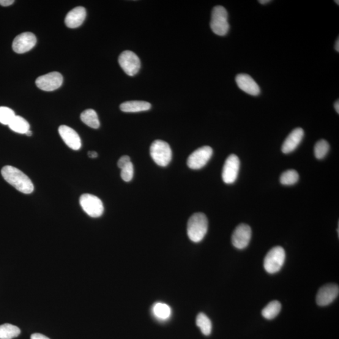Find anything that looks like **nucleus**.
I'll return each instance as SVG.
<instances>
[{
  "mask_svg": "<svg viewBox=\"0 0 339 339\" xmlns=\"http://www.w3.org/2000/svg\"><path fill=\"white\" fill-rule=\"evenodd\" d=\"M2 175L8 183L21 192L29 194L34 190V184L29 177L14 166H4L2 170Z\"/></svg>",
  "mask_w": 339,
  "mask_h": 339,
  "instance_id": "obj_1",
  "label": "nucleus"
},
{
  "mask_svg": "<svg viewBox=\"0 0 339 339\" xmlns=\"http://www.w3.org/2000/svg\"><path fill=\"white\" fill-rule=\"evenodd\" d=\"M208 229V220L203 213H196L188 220L187 234L194 243L201 242L206 236Z\"/></svg>",
  "mask_w": 339,
  "mask_h": 339,
  "instance_id": "obj_2",
  "label": "nucleus"
},
{
  "mask_svg": "<svg viewBox=\"0 0 339 339\" xmlns=\"http://www.w3.org/2000/svg\"><path fill=\"white\" fill-rule=\"evenodd\" d=\"M210 28L215 34L224 36L228 34L229 30L228 12L222 6H217L213 8L210 21Z\"/></svg>",
  "mask_w": 339,
  "mask_h": 339,
  "instance_id": "obj_3",
  "label": "nucleus"
},
{
  "mask_svg": "<svg viewBox=\"0 0 339 339\" xmlns=\"http://www.w3.org/2000/svg\"><path fill=\"white\" fill-rule=\"evenodd\" d=\"M150 152L152 159L158 165L166 166L171 162L172 150L165 141L158 139L153 142Z\"/></svg>",
  "mask_w": 339,
  "mask_h": 339,
  "instance_id": "obj_4",
  "label": "nucleus"
},
{
  "mask_svg": "<svg viewBox=\"0 0 339 339\" xmlns=\"http://www.w3.org/2000/svg\"><path fill=\"white\" fill-rule=\"evenodd\" d=\"M285 251L282 247L272 248L264 258V268L266 272L270 274L278 272L285 262Z\"/></svg>",
  "mask_w": 339,
  "mask_h": 339,
  "instance_id": "obj_5",
  "label": "nucleus"
},
{
  "mask_svg": "<svg viewBox=\"0 0 339 339\" xmlns=\"http://www.w3.org/2000/svg\"><path fill=\"white\" fill-rule=\"evenodd\" d=\"M79 202L84 212L91 217H99L103 214V202L96 196L84 193L81 196Z\"/></svg>",
  "mask_w": 339,
  "mask_h": 339,
  "instance_id": "obj_6",
  "label": "nucleus"
},
{
  "mask_svg": "<svg viewBox=\"0 0 339 339\" xmlns=\"http://www.w3.org/2000/svg\"><path fill=\"white\" fill-rule=\"evenodd\" d=\"M213 154L211 147L204 146L197 149L188 158L187 165L193 170L203 168L209 162Z\"/></svg>",
  "mask_w": 339,
  "mask_h": 339,
  "instance_id": "obj_7",
  "label": "nucleus"
},
{
  "mask_svg": "<svg viewBox=\"0 0 339 339\" xmlns=\"http://www.w3.org/2000/svg\"><path fill=\"white\" fill-rule=\"evenodd\" d=\"M240 169V160L234 154L229 156L223 166L222 177L224 183L232 184L236 181Z\"/></svg>",
  "mask_w": 339,
  "mask_h": 339,
  "instance_id": "obj_8",
  "label": "nucleus"
},
{
  "mask_svg": "<svg viewBox=\"0 0 339 339\" xmlns=\"http://www.w3.org/2000/svg\"><path fill=\"white\" fill-rule=\"evenodd\" d=\"M119 64L128 76H133L140 69V61L136 54L130 51L123 52L118 59Z\"/></svg>",
  "mask_w": 339,
  "mask_h": 339,
  "instance_id": "obj_9",
  "label": "nucleus"
},
{
  "mask_svg": "<svg viewBox=\"0 0 339 339\" xmlns=\"http://www.w3.org/2000/svg\"><path fill=\"white\" fill-rule=\"evenodd\" d=\"M63 83L62 76L59 72H53L40 76L35 83L37 86L44 91H53L59 89Z\"/></svg>",
  "mask_w": 339,
  "mask_h": 339,
  "instance_id": "obj_10",
  "label": "nucleus"
},
{
  "mask_svg": "<svg viewBox=\"0 0 339 339\" xmlns=\"http://www.w3.org/2000/svg\"><path fill=\"white\" fill-rule=\"evenodd\" d=\"M251 229L245 224H240L232 235V243L235 248L243 250L247 248L251 238Z\"/></svg>",
  "mask_w": 339,
  "mask_h": 339,
  "instance_id": "obj_11",
  "label": "nucleus"
},
{
  "mask_svg": "<svg viewBox=\"0 0 339 339\" xmlns=\"http://www.w3.org/2000/svg\"><path fill=\"white\" fill-rule=\"evenodd\" d=\"M37 43V38L31 32H24L18 35L13 40V50L17 54H23L31 51Z\"/></svg>",
  "mask_w": 339,
  "mask_h": 339,
  "instance_id": "obj_12",
  "label": "nucleus"
},
{
  "mask_svg": "<svg viewBox=\"0 0 339 339\" xmlns=\"http://www.w3.org/2000/svg\"><path fill=\"white\" fill-rule=\"evenodd\" d=\"M339 287L335 284H327L319 289L317 295V303L319 306H327L337 299Z\"/></svg>",
  "mask_w": 339,
  "mask_h": 339,
  "instance_id": "obj_13",
  "label": "nucleus"
},
{
  "mask_svg": "<svg viewBox=\"0 0 339 339\" xmlns=\"http://www.w3.org/2000/svg\"><path fill=\"white\" fill-rule=\"evenodd\" d=\"M59 133L63 141L74 150H78L81 147V140L77 132L67 126L62 125L59 128Z\"/></svg>",
  "mask_w": 339,
  "mask_h": 339,
  "instance_id": "obj_14",
  "label": "nucleus"
},
{
  "mask_svg": "<svg viewBox=\"0 0 339 339\" xmlns=\"http://www.w3.org/2000/svg\"><path fill=\"white\" fill-rule=\"evenodd\" d=\"M236 82L239 89L247 94L254 96L260 94V88L251 76L245 74H240L236 76Z\"/></svg>",
  "mask_w": 339,
  "mask_h": 339,
  "instance_id": "obj_15",
  "label": "nucleus"
},
{
  "mask_svg": "<svg viewBox=\"0 0 339 339\" xmlns=\"http://www.w3.org/2000/svg\"><path fill=\"white\" fill-rule=\"evenodd\" d=\"M303 136H304V131L302 128H297L292 131L288 137L285 139L281 147L283 154H289L296 150L302 142Z\"/></svg>",
  "mask_w": 339,
  "mask_h": 339,
  "instance_id": "obj_16",
  "label": "nucleus"
},
{
  "mask_svg": "<svg viewBox=\"0 0 339 339\" xmlns=\"http://www.w3.org/2000/svg\"><path fill=\"white\" fill-rule=\"evenodd\" d=\"M86 16V10L84 7H76L70 11L65 16V23L69 28H78L83 24Z\"/></svg>",
  "mask_w": 339,
  "mask_h": 339,
  "instance_id": "obj_17",
  "label": "nucleus"
},
{
  "mask_svg": "<svg viewBox=\"0 0 339 339\" xmlns=\"http://www.w3.org/2000/svg\"><path fill=\"white\" fill-rule=\"evenodd\" d=\"M150 108V103L141 101H127L120 105V109L125 113H138L149 110Z\"/></svg>",
  "mask_w": 339,
  "mask_h": 339,
  "instance_id": "obj_18",
  "label": "nucleus"
},
{
  "mask_svg": "<svg viewBox=\"0 0 339 339\" xmlns=\"http://www.w3.org/2000/svg\"><path fill=\"white\" fill-rule=\"evenodd\" d=\"M81 119L84 124L94 129H98L100 127L96 112L92 109H86L81 114Z\"/></svg>",
  "mask_w": 339,
  "mask_h": 339,
  "instance_id": "obj_19",
  "label": "nucleus"
},
{
  "mask_svg": "<svg viewBox=\"0 0 339 339\" xmlns=\"http://www.w3.org/2000/svg\"><path fill=\"white\" fill-rule=\"evenodd\" d=\"M11 130L16 133L26 134L30 130V125L26 119L20 116H15L8 125Z\"/></svg>",
  "mask_w": 339,
  "mask_h": 339,
  "instance_id": "obj_20",
  "label": "nucleus"
},
{
  "mask_svg": "<svg viewBox=\"0 0 339 339\" xmlns=\"http://www.w3.org/2000/svg\"><path fill=\"white\" fill-rule=\"evenodd\" d=\"M20 329L18 327L10 324L0 325V339H12L20 334Z\"/></svg>",
  "mask_w": 339,
  "mask_h": 339,
  "instance_id": "obj_21",
  "label": "nucleus"
},
{
  "mask_svg": "<svg viewBox=\"0 0 339 339\" xmlns=\"http://www.w3.org/2000/svg\"><path fill=\"white\" fill-rule=\"evenodd\" d=\"M281 309V303L277 300H273L262 309V316L268 320L275 319L280 312Z\"/></svg>",
  "mask_w": 339,
  "mask_h": 339,
  "instance_id": "obj_22",
  "label": "nucleus"
},
{
  "mask_svg": "<svg viewBox=\"0 0 339 339\" xmlns=\"http://www.w3.org/2000/svg\"><path fill=\"white\" fill-rule=\"evenodd\" d=\"M196 324L205 335H209L212 332V323L206 314L199 313L196 318Z\"/></svg>",
  "mask_w": 339,
  "mask_h": 339,
  "instance_id": "obj_23",
  "label": "nucleus"
},
{
  "mask_svg": "<svg viewBox=\"0 0 339 339\" xmlns=\"http://www.w3.org/2000/svg\"><path fill=\"white\" fill-rule=\"evenodd\" d=\"M171 308L166 303H157L153 308L154 316L158 319L166 320L171 316Z\"/></svg>",
  "mask_w": 339,
  "mask_h": 339,
  "instance_id": "obj_24",
  "label": "nucleus"
},
{
  "mask_svg": "<svg viewBox=\"0 0 339 339\" xmlns=\"http://www.w3.org/2000/svg\"><path fill=\"white\" fill-rule=\"evenodd\" d=\"M299 175L295 170H288L281 175L280 182L284 185H292L299 181Z\"/></svg>",
  "mask_w": 339,
  "mask_h": 339,
  "instance_id": "obj_25",
  "label": "nucleus"
},
{
  "mask_svg": "<svg viewBox=\"0 0 339 339\" xmlns=\"http://www.w3.org/2000/svg\"><path fill=\"white\" fill-rule=\"evenodd\" d=\"M329 143L325 139H321L317 142L315 147H314V154L317 159H323L329 152Z\"/></svg>",
  "mask_w": 339,
  "mask_h": 339,
  "instance_id": "obj_26",
  "label": "nucleus"
},
{
  "mask_svg": "<svg viewBox=\"0 0 339 339\" xmlns=\"http://www.w3.org/2000/svg\"><path fill=\"white\" fill-rule=\"evenodd\" d=\"M15 112L8 107H0V123L5 125H8L15 117Z\"/></svg>",
  "mask_w": 339,
  "mask_h": 339,
  "instance_id": "obj_27",
  "label": "nucleus"
},
{
  "mask_svg": "<svg viewBox=\"0 0 339 339\" xmlns=\"http://www.w3.org/2000/svg\"><path fill=\"white\" fill-rule=\"evenodd\" d=\"M134 175V166L132 162L128 164L122 169L121 177L125 182H130L132 180Z\"/></svg>",
  "mask_w": 339,
  "mask_h": 339,
  "instance_id": "obj_28",
  "label": "nucleus"
},
{
  "mask_svg": "<svg viewBox=\"0 0 339 339\" xmlns=\"http://www.w3.org/2000/svg\"><path fill=\"white\" fill-rule=\"evenodd\" d=\"M131 162V159L129 156L125 155L123 156L121 158H119L118 162H117V166L119 168L122 169L124 168L125 166H127L128 163Z\"/></svg>",
  "mask_w": 339,
  "mask_h": 339,
  "instance_id": "obj_29",
  "label": "nucleus"
},
{
  "mask_svg": "<svg viewBox=\"0 0 339 339\" xmlns=\"http://www.w3.org/2000/svg\"><path fill=\"white\" fill-rule=\"evenodd\" d=\"M15 1L13 0H0V5L4 7H8L12 5Z\"/></svg>",
  "mask_w": 339,
  "mask_h": 339,
  "instance_id": "obj_30",
  "label": "nucleus"
},
{
  "mask_svg": "<svg viewBox=\"0 0 339 339\" xmlns=\"http://www.w3.org/2000/svg\"><path fill=\"white\" fill-rule=\"evenodd\" d=\"M31 339H50L46 337L44 335L41 334V333H34L31 335Z\"/></svg>",
  "mask_w": 339,
  "mask_h": 339,
  "instance_id": "obj_31",
  "label": "nucleus"
},
{
  "mask_svg": "<svg viewBox=\"0 0 339 339\" xmlns=\"http://www.w3.org/2000/svg\"><path fill=\"white\" fill-rule=\"evenodd\" d=\"M88 156L90 158H95L98 157V155L95 152H89Z\"/></svg>",
  "mask_w": 339,
  "mask_h": 339,
  "instance_id": "obj_32",
  "label": "nucleus"
},
{
  "mask_svg": "<svg viewBox=\"0 0 339 339\" xmlns=\"http://www.w3.org/2000/svg\"><path fill=\"white\" fill-rule=\"evenodd\" d=\"M334 108L335 109L336 112L338 114L339 113V102L338 100L336 101V102L334 104Z\"/></svg>",
  "mask_w": 339,
  "mask_h": 339,
  "instance_id": "obj_33",
  "label": "nucleus"
},
{
  "mask_svg": "<svg viewBox=\"0 0 339 339\" xmlns=\"http://www.w3.org/2000/svg\"><path fill=\"white\" fill-rule=\"evenodd\" d=\"M335 49L336 51L338 52H338H339V39H338V38L337 41H336L335 45Z\"/></svg>",
  "mask_w": 339,
  "mask_h": 339,
  "instance_id": "obj_34",
  "label": "nucleus"
},
{
  "mask_svg": "<svg viewBox=\"0 0 339 339\" xmlns=\"http://www.w3.org/2000/svg\"><path fill=\"white\" fill-rule=\"evenodd\" d=\"M258 2L260 3V4L262 5H266L271 2V1L270 0H260V1H258Z\"/></svg>",
  "mask_w": 339,
  "mask_h": 339,
  "instance_id": "obj_35",
  "label": "nucleus"
},
{
  "mask_svg": "<svg viewBox=\"0 0 339 339\" xmlns=\"http://www.w3.org/2000/svg\"><path fill=\"white\" fill-rule=\"evenodd\" d=\"M26 135L28 136H31L32 135V132L31 130H29L27 131V132L26 133Z\"/></svg>",
  "mask_w": 339,
  "mask_h": 339,
  "instance_id": "obj_36",
  "label": "nucleus"
},
{
  "mask_svg": "<svg viewBox=\"0 0 339 339\" xmlns=\"http://www.w3.org/2000/svg\"><path fill=\"white\" fill-rule=\"evenodd\" d=\"M335 2L336 4H337L338 5H339V4H338L339 2H338V1H335Z\"/></svg>",
  "mask_w": 339,
  "mask_h": 339,
  "instance_id": "obj_37",
  "label": "nucleus"
}]
</instances>
